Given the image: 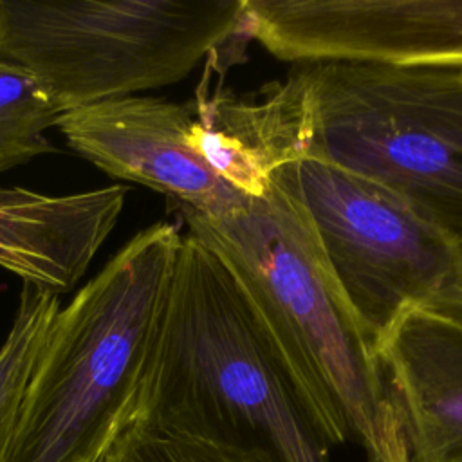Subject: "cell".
I'll use <instances>...</instances> for the list:
<instances>
[{
  "label": "cell",
  "instance_id": "15",
  "mask_svg": "<svg viewBox=\"0 0 462 462\" xmlns=\"http://www.w3.org/2000/svg\"><path fill=\"white\" fill-rule=\"evenodd\" d=\"M458 260H460V271H458V283H457L455 291L458 294H462V242H458Z\"/></svg>",
  "mask_w": 462,
  "mask_h": 462
},
{
  "label": "cell",
  "instance_id": "12",
  "mask_svg": "<svg viewBox=\"0 0 462 462\" xmlns=\"http://www.w3.org/2000/svg\"><path fill=\"white\" fill-rule=\"evenodd\" d=\"M61 116L34 74L0 54V173L54 152L47 130Z\"/></svg>",
  "mask_w": 462,
  "mask_h": 462
},
{
  "label": "cell",
  "instance_id": "6",
  "mask_svg": "<svg viewBox=\"0 0 462 462\" xmlns=\"http://www.w3.org/2000/svg\"><path fill=\"white\" fill-rule=\"evenodd\" d=\"M271 184L300 213L374 348L404 309L457 287L458 242L390 189L309 157L280 166Z\"/></svg>",
  "mask_w": 462,
  "mask_h": 462
},
{
  "label": "cell",
  "instance_id": "13",
  "mask_svg": "<svg viewBox=\"0 0 462 462\" xmlns=\"http://www.w3.org/2000/svg\"><path fill=\"white\" fill-rule=\"evenodd\" d=\"M60 307L58 294L23 283L13 325L0 346V462H5L25 386Z\"/></svg>",
  "mask_w": 462,
  "mask_h": 462
},
{
  "label": "cell",
  "instance_id": "7",
  "mask_svg": "<svg viewBox=\"0 0 462 462\" xmlns=\"http://www.w3.org/2000/svg\"><path fill=\"white\" fill-rule=\"evenodd\" d=\"M249 40L287 61L462 65V0H244Z\"/></svg>",
  "mask_w": 462,
  "mask_h": 462
},
{
  "label": "cell",
  "instance_id": "3",
  "mask_svg": "<svg viewBox=\"0 0 462 462\" xmlns=\"http://www.w3.org/2000/svg\"><path fill=\"white\" fill-rule=\"evenodd\" d=\"M182 233L137 231L54 314L5 462H103L130 424Z\"/></svg>",
  "mask_w": 462,
  "mask_h": 462
},
{
  "label": "cell",
  "instance_id": "9",
  "mask_svg": "<svg viewBox=\"0 0 462 462\" xmlns=\"http://www.w3.org/2000/svg\"><path fill=\"white\" fill-rule=\"evenodd\" d=\"M375 357L408 462H462V294L404 309Z\"/></svg>",
  "mask_w": 462,
  "mask_h": 462
},
{
  "label": "cell",
  "instance_id": "4",
  "mask_svg": "<svg viewBox=\"0 0 462 462\" xmlns=\"http://www.w3.org/2000/svg\"><path fill=\"white\" fill-rule=\"evenodd\" d=\"M303 157L361 175L462 242V65L303 61Z\"/></svg>",
  "mask_w": 462,
  "mask_h": 462
},
{
  "label": "cell",
  "instance_id": "1",
  "mask_svg": "<svg viewBox=\"0 0 462 462\" xmlns=\"http://www.w3.org/2000/svg\"><path fill=\"white\" fill-rule=\"evenodd\" d=\"M130 424L245 448L267 462H330L260 314L191 233L179 244Z\"/></svg>",
  "mask_w": 462,
  "mask_h": 462
},
{
  "label": "cell",
  "instance_id": "11",
  "mask_svg": "<svg viewBox=\"0 0 462 462\" xmlns=\"http://www.w3.org/2000/svg\"><path fill=\"white\" fill-rule=\"evenodd\" d=\"M189 103V148L242 195L263 197L280 166L303 159L305 92L294 70L262 97L199 92Z\"/></svg>",
  "mask_w": 462,
  "mask_h": 462
},
{
  "label": "cell",
  "instance_id": "8",
  "mask_svg": "<svg viewBox=\"0 0 462 462\" xmlns=\"http://www.w3.org/2000/svg\"><path fill=\"white\" fill-rule=\"evenodd\" d=\"M191 103L132 96L65 112L67 144L108 177L164 193L195 215L229 209L242 193L220 180L188 144Z\"/></svg>",
  "mask_w": 462,
  "mask_h": 462
},
{
  "label": "cell",
  "instance_id": "14",
  "mask_svg": "<svg viewBox=\"0 0 462 462\" xmlns=\"http://www.w3.org/2000/svg\"><path fill=\"white\" fill-rule=\"evenodd\" d=\"M103 462H267L260 453L189 435L126 426Z\"/></svg>",
  "mask_w": 462,
  "mask_h": 462
},
{
  "label": "cell",
  "instance_id": "5",
  "mask_svg": "<svg viewBox=\"0 0 462 462\" xmlns=\"http://www.w3.org/2000/svg\"><path fill=\"white\" fill-rule=\"evenodd\" d=\"M231 40L244 0H0V54L63 114L180 81Z\"/></svg>",
  "mask_w": 462,
  "mask_h": 462
},
{
  "label": "cell",
  "instance_id": "2",
  "mask_svg": "<svg viewBox=\"0 0 462 462\" xmlns=\"http://www.w3.org/2000/svg\"><path fill=\"white\" fill-rule=\"evenodd\" d=\"M188 233L231 269L260 314L332 449L357 442L368 462H408L374 343L330 280L292 202L271 184L211 217L180 211Z\"/></svg>",
  "mask_w": 462,
  "mask_h": 462
},
{
  "label": "cell",
  "instance_id": "10",
  "mask_svg": "<svg viewBox=\"0 0 462 462\" xmlns=\"http://www.w3.org/2000/svg\"><path fill=\"white\" fill-rule=\"evenodd\" d=\"M128 188L47 195L0 189V267L52 294L72 291L119 222Z\"/></svg>",
  "mask_w": 462,
  "mask_h": 462
}]
</instances>
